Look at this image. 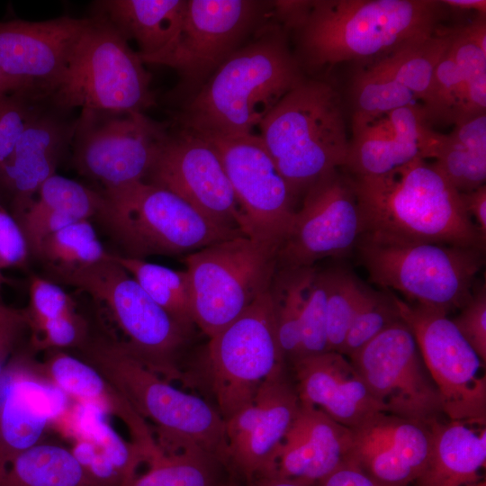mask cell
<instances>
[{
	"mask_svg": "<svg viewBox=\"0 0 486 486\" xmlns=\"http://www.w3.org/2000/svg\"><path fill=\"white\" fill-rule=\"evenodd\" d=\"M274 17L294 32L299 65L320 68L380 58L434 34L441 1H272Z\"/></svg>",
	"mask_w": 486,
	"mask_h": 486,
	"instance_id": "obj_1",
	"label": "cell"
},
{
	"mask_svg": "<svg viewBox=\"0 0 486 486\" xmlns=\"http://www.w3.org/2000/svg\"><path fill=\"white\" fill-rule=\"evenodd\" d=\"M285 32L280 23L266 22L182 103L176 126L203 135L252 133L304 78Z\"/></svg>",
	"mask_w": 486,
	"mask_h": 486,
	"instance_id": "obj_2",
	"label": "cell"
},
{
	"mask_svg": "<svg viewBox=\"0 0 486 486\" xmlns=\"http://www.w3.org/2000/svg\"><path fill=\"white\" fill-rule=\"evenodd\" d=\"M353 179L364 233L484 250L486 237L468 215L461 193L426 159Z\"/></svg>",
	"mask_w": 486,
	"mask_h": 486,
	"instance_id": "obj_3",
	"label": "cell"
},
{
	"mask_svg": "<svg viewBox=\"0 0 486 486\" xmlns=\"http://www.w3.org/2000/svg\"><path fill=\"white\" fill-rule=\"evenodd\" d=\"M79 358L95 368L175 451L195 446L227 464L225 420L202 398L184 392L135 358L118 340L90 333L76 347Z\"/></svg>",
	"mask_w": 486,
	"mask_h": 486,
	"instance_id": "obj_4",
	"label": "cell"
},
{
	"mask_svg": "<svg viewBox=\"0 0 486 486\" xmlns=\"http://www.w3.org/2000/svg\"><path fill=\"white\" fill-rule=\"evenodd\" d=\"M258 127L259 137L296 198L346 163L349 140L342 101L328 82L304 77Z\"/></svg>",
	"mask_w": 486,
	"mask_h": 486,
	"instance_id": "obj_5",
	"label": "cell"
},
{
	"mask_svg": "<svg viewBox=\"0 0 486 486\" xmlns=\"http://www.w3.org/2000/svg\"><path fill=\"white\" fill-rule=\"evenodd\" d=\"M50 273L89 295L119 331L115 339L145 366L169 382L183 379L178 357L191 331L152 300L112 254L91 266Z\"/></svg>",
	"mask_w": 486,
	"mask_h": 486,
	"instance_id": "obj_6",
	"label": "cell"
},
{
	"mask_svg": "<svg viewBox=\"0 0 486 486\" xmlns=\"http://www.w3.org/2000/svg\"><path fill=\"white\" fill-rule=\"evenodd\" d=\"M356 247L373 283L446 314L465 304L484 264V250L377 233H364Z\"/></svg>",
	"mask_w": 486,
	"mask_h": 486,
	"instance_id": "obj_7",
	"label": "cell"
},
{
	"mask_svg": "<svg viewBox=\"0 0 486 486\" xmlns=\"http://www.w3.org/2000/svg\"><path fill=\"white\" fill-rule=\"evenodd\" d=\"M95 217L124 256L139 259L188 255L244 235L212 223L177 195L146 182L104 190Z\"/></svg>",
	"mask_w": 486,
	"mask_h": 486,
	"instance_id": "obj_8",
	"label": "cell"
},
{
	"mask_svg": "<svg viewBox=\"0 0 486 486\" xmlns=\"http://www.w3.org/2000/svg\"><path fill=\"white\" fill-rule=\"evenodd\" d=\"M144 64L122 34L96 14L46 100L60 111L144 112L155 104L151 76Z\"/></svg>",
	"mask_w": 486,
	"mask_h": 486,
	"instance_id": "obj_9",
	"label": "cell"
},
{
	"mask_svg": "<svg viewBox=\"0 0 486 486\" xmlns=\"http://www.w3.org/2000/svg\"><path fill=\"white\" fill-rule=\"evenodd\" d=\"M276 249L245 235L185 256L194 325L209 338L237 320L272 284Z\"/></svg>",
	"mask_w": 486,
	"mask_h": 486,
	"instance_id": "obj_10",
	"label": "cell"
},
{
	"mask_svg": "<svg viewBox=\"0 0 486 486\" xmlns=\"http://www.w3.org/2000/svg\"><path fill=\"white\" fill-rule=\"evenodd\" d=\"M272 1L187 0L180 33L154 65L173 68L179 82L170 99L186 101L271 18Z\"/></svg>",
	"mask_w": 486,
	"mask_h": 486,
	"instance_id": "obj_11",
	"label": "cell"
},
{
	"mask_svg": "<svg viewBox=\"0 0 486 486\" xmlns=\"http://www.w3.org/2000/svg\"><path fill=\"white\" fill-rule=\"evenodd\" d=\"M206 369L226 421L251 402L264 382L286 369L270 288L209 342Z\"/></svg>",
	"mask_w": 486,
	"mask_h": 486,
	"instance_id": "obj_12",
	"label": "cell"
},
{
	"mask_svg": "<svg viewBox=\"0 0 486 486\" xmlns=\"http://www.w3.org/2000/svg\"><path fill=\"white\" fill-rule=\"evenodd\" d=\"M400 320L412 332L448 420L486 424L485 364L447 314L393 293Z\"/></svg>",
	"mask_w": 486,
	"mask_h": 486,
	"instance_id": "obj_13",
	"label": "cell"
},
{
	"mask_svg": "<svg viewBox=\"0 0 486 486\" xmlns=\"http://www.w3.org/2000/svg\"><path fill=\"white\" fill-rule=\"evenodd\" d=\"M168 130L144 112L81 110L71 141L74 164L104 190L143 182Z\"/></svg>",
	"mask_w": 486,
	"mask_h": 486,
	"instance_id": "obj_14",
	"label": "cell"
},
{
	"mask_svg": "<svg viewBox=\"0 0 486 486\" xmlns=\"http://www.w3.org/2000/svg\"><path fill=\"white\" fill-rule=\"evenodd\" d=\"M348 358L385 413L428 425L443 414L436 386L401 320Z\"/></svg>",
	"mask_w": 486,
	"mask_h": 486,
	"instance_id": "obj_15",
	"label": "cell"
},
{
	"mask_svg": "<svg viewBox=\"0 0 486 486\" xmlns=\"http://www.w3.org/2000/svg\"><path fill=\"white\" fill-rule=\"evenodd\" d=\"M364 233L354 179L334 170L304 192L275 256V270L314 266L356 246Z\"/></svg>",
	"mask_w": 486,
	"mask_h": 486,
	"instance_id": "obj_16",
	"label": "cell"
},
{
	"mask_svg": "<svg viewBox=\"0 0 486 486\" xmlns=\"http://www.w3.org/2000/svg\"><path fill=\"white\" fill-rule=\"evenodd\" d=\"M199 135L220 156L245 219V235L277 251L292 224L296 196L259 135Z\"/></svg>",
	"mask_w": 486,
	"mask_h": 486,
	"instance_id": "obj_17",
	"label": "cell"
},
{
	"mask_svg": "<svg viewBox=\"0 0 486 486\" xmlns=\"http://www.w3.org/2000/svg\"><path fill=\"white\" fill-rule=\"evenodd\" d=\"M143 182L173 193L212 223L245 235V219L222 162L202 136L169 129Z\"/></svg>",
	"mask_w": 486,
	"mask_h": 486,
	"instance_id": "obj_18",
	"label": "cell"
},
{
	"mask_svg": "<svg viewBox=\"0 0 486 486\" xmlns=\"http://www.w3.org/2000/svg\"><path fill=\"white\" fill-rule=\"evenodd\" d=\"M286 369L260 386L251 402L225 421L227 464L248 479H272L284 438L300 408Z\"/></svg>",
	"mask_w": 486,
	"mask_h": 486,
	"instance_id": "obj_19",
	"label": "cell"
},
{
	"mask_svg": "<svg viewBox=\"0 0 486 486\" xmlns=\"http://www.w3.org/2000/svg\"><path fill=\"white\" fill-rule=\"evenodd\" d=\"M90 18L0 22V69L45 98L65 71Z\"/></svg>",
	"mask_w": 486,
	"mask_h": 486,
	"instance_id": "obj_20",
	"label": "cell"
},
{
	"mask_svg": "<svg viewBox=\"0 0 486 486\" xmlns=\"http://www.w3.org/2000/svg\"><path fill=\"white\" fill-rule=\"evenodd\" d=\"M37 373L36 361L18 351L0 377V472L17 455L40 443L64 403Z\"/></svg>",
	"mask_w": 486,
	"mask_h": 486,
	"instance_id": "obj_21",
	"label": "cell"
},
{
	"mask_svg": "<svg viewBox=\"0 0 486 486\" xmlns=\"http://www.w3.org/2000/svg\"><path fill=\"white\" fill-rule=\"evenodd\" d=\"M431 446L430 424L381 412L352 429L348 459L382 483L407 486L423 472Z\"/></svg>",
	"mask_w": 486,
	"mask_h": 486,
	"instance_id": "obj_22",
	"label": "cell"
},
{
	"mask_svg": "<svg viewBox=\"0 0 486 486\" xmlns=\"http://www.w3.org/2000/svg\"><path fill=\"white\" fill-rule=\"evenodd\" d=\"M292 365L300 402L338 423L353 429L384 412L345 355L326 351L300 357Z\"/></svg>",
	"mask_w": 486,
	"mask_h": 486,
	"instance_id": "obj_23",
	"label": "cell"
},
{
	"mask_svg": "<svg viewBox=\"0 0 486 486\" xmlns=\"http://www.w3.org/2000/svg\"><path fill=\"white\" fill-rule=\"evenodd\" d=\"M75 123L40 104L0 164V193L10 198L15 219L33 201L41 184L56 174L58 159L71 145Z\"/></svg>",
	"mask_w": 486,
	"mask_h": 486,
	"instance_id": "obj_24",
	"label": "cell"
},
{
	"mask_svg": "<svg viewBox=\"0 0 486 486\" xmlns=\"http://www.w3.org/2000/svg\"><path fill=\"white\" fill-rule=\"evenodd\" d=\"M352 429L323 411L300 402L272 479L312 486L348 460Z\"/></svg>",
	"mask_w": 486,
	"mask_h": 486,
	"instance_id": "obj_25",
	"label": "cell"
},
{
	"mask_svg": "<svg viewBox=\"0 0 486 486\" xmlns=\"http://www.w3.org/2000/svg\"><path fill=\"white\" fill-rule=\"evenodd\" d=\"M49 352L43 362L36 363L42 379L64 395L120 418L129 429L132 444L140 449L144 462L163 453L146 420L95 368L63 350Z\"/></svg>",
	"mask_w": 486,
	"mask_h": 486,
	"instance_id": "obj_26",
	"label": "cell"
},
{
	"mask_svg": "<svg viewBox=\"0 0 486 486\" xmlns=\"http://www.w3.org/2000/svg\"><path fill=\"white\" fill-rule=\"evenodd\" d=\"M98 15L133 40L145 64H155L174 46L184 22L187 0H107Z\"/></svg>",
	"mask_w": 486,
	"mask_h": 486,
	"instance_id": "obj_27",
	"label": "cell"
},
{
	"mask_svg": "<svg viewBox=\"0 0 486 486\" xmlns=\"http://www.w3.org/2000/svg\"><path fill=\"white\" fill-rule=\"evenodd\" d=\"M432 446L417 486H470L482 481L486 463V428L461 421L430 424Z\"/></svg>",
	"mask_w": 486,
	"mask_h": 486,
	"instance_id": "obj_28",
	"label": "cell"
},
{
	"mask_svg": "<svg viewBox=\"0 0 486 486\" xmlns=\"http://www.w3.org/2000/svg\"><path fill=\"white\" fill-rule=\"evenodd\" d=\"M102 193L54 174L40 187L35 198L19 215L30 254L36 255L41 241L53 232L75 222L95 217Z\"/></svg>",
	"mask_w": 486,
	"mask_h": 486,
	"instance_id": "obj_29",
	"label": "cell"
},
{
	"mask_svg": "<svg viewBox=\"0 0 486 486\" xmlns=\"http://www.w3.org/2000/svg\"><path fill=\"white\" fill-rule=\"evenodd\" d=\"M454 124L443 134L433 165L459 193H467L485 184L486 113Z\"/></svg>",
	"mask_w": 486,
	"mask_h": 486,
	"instance_id": "obj_30",
	"label": "cell"
},
{
	"mask_svg": "<svg viewBox=\"0 0 486 486\" xmlns=\"http://www.w3.org/2000/svg\"><path fill=\"white\" fill-rule=\"evenodd\" d=\"M0 486H102L73 451L38 443L13 459L0 472Z\"/></svg>",
	"mask_w": 486,
	"mask_h": 486,
	"instance_id": "obj_31",
	"label": "cell"
},
{
	"mask_svg": "<svg viewBox=\"0 0 486 486\" xmlns=\"http://www.w3.org/2000/svg\"><path fill=\"white\" fill-rule=\"evenodd\" d=\"M393 139L386 115L378 118L353 117V139L345 166L354 177L379 176L413 160Z\"/></svg>",
	"mask_w": 486,
	"mask_h": 486,
	"instance_id": "obj_32",
	"label": "cell"
},
{
	"mask_svg": "<svg viewBox=\"0 0 486 486\" xmlns=\"http://www.w3.org/2000/svg\"><path fill=\"white\" fill-rule=\"evenodd\" d=\"M452 40V31L435 32L376 61L381 71L392 76L425 107L429 101L435 70Z\"/></svg>",
	"mask_w": 486,
	"mask_h": 486,
	"instance_id": "obj_33",
	"label": "cell"
},
{
	"mask_svg": "<svg viewBox=\"0 0 486 486\" xmlns=\"http://www.w3.org/2000/svg\"><path fill=\"white\" fill-rule=\"evenodd\" d=\"M113 258L178 324L192 331L194 325L186 270H174L144 259L112 254Z\"/></svg>",
	"mask_w": 486,
	"mask_h": 486,
	"instance_id": "obj_34",
	"label": "cell"
},
{
	"mask_svg": "<svg viewBox=\"0 0 486 486\" xmlns=\"http://www.w3.org/2000/svg\"><path fill=\"white\" fill-rule=\"evenodd\" d=\"M316 270L315 266L275 270L270 286L277 338L286 363H292L300 356L302 311L307 288Z\"/></svg>",
	"mask_w": 486,
	"mask_h": 486,
	"instance_id": "obj_35",
	"label": "cell"
},
{
	"mask_svg": "<svg viewBox=\"0 0 486 486\" xmlns=\"http://www.w3.org/2000/svg\"><path fill=\"white\" fill-rule=\"evenodd\" d=\"M217 463L202 450L188 446L147 462L145 472H135L122 486H214Z\"/></svg>",
	"mask_w": 486,
	"mask_h": 486,
	"instance_id": "obj_36",
	"label": "cell"
},
{
	"mask_svg": "<svg viewBox=\"0 0 486 486\" xmlns=\"http://www.w3.org/2000/svg\"><path fill=\"white\" fill-rule=\"evenodd\" d=\"M110 255L90 220H84L47 236L35 256L46 264L50 272H55L91 266Z\"/></svg>",
	"mask_w": 486,
	"mask_h": 486,
	"instance_id": "obj_37",
	"label": "cell"
},
{
	"mask_svg": "<svg viewBox=\"0 0 486 486\" xmlns=\"http://www.w3.org/2000/svg\"><path fill=\"white\" fill-rule=\"evenodd\" d=\"M353 97L354 115L369 119L386 115L404 106L421 104L410 90L375 65L356 76Z\"/></svg>",
	"mask_w": 486,
	"mask_h": 486,
	"instance_id": "obj_38",
	"label": "cell"
},
{
	"mask_svg": "<svg viewBox=\"0 0 486 486\" xmlns=\"http://www.w3.org/2000/svg\"><path fill=\"white\" fill-rule=\"evenodd\" d=\"M328 274V351L341 353L367 286L345 269H330Z\"/></svg>",
	"mask_w": 486,
	"mask_h": 486,
	"instance_id": "obj_39",
	"label": "cell"
},
{
	"mask_svg": "<svg viewBox=\"0 0 486 486\" xmlns=\"http://www.w3.org/2000/svg\"><path fill=\"white\" fill-rule=\"evenodd\" d=\"M400 315L393 293L366 288L346 338L341 354L350 356L394 322Z\"/></svg>",
	"mask_w": 486,
	"mask_h": 486,
	"instance_id": "obj_40",
	"label": "cell"
},
{
	"mask_svg": "<svg viewBox=\"0 0 486 486\" xmlns=\"http://www.w3.org/2000/svg\"><path fill=\"white\" fill-rule=\"evenodd\" d=\"M328 270H316L304 298L302 311V345L298 358L328 351Z\"/></svg>",
	"mask_w": 486,
	"mask_h": 486,
	"instance_id": "obj_41",
	"label": "cell"
},
{
	"mask_svg": "<svg viewBox=\"0 0 486 486\" xmlns=\"http://www.w3.org/2000/svg\"><path fill=\"white\" fill-rule=\"evenodd\" d=\"M463 91L464 80L448 47L435 70L429 101L424 107L427 120L454 122Z\"/></svg>",
	"mask_w": 486,
	"mask_h": 486,
	"instance_id": "obj_42",
	"label": "cell"
},
{
	"mask_svg": "<svg viewBox=\"0 0 486 486\" xmlns=\"http://www.w3.org/2000/svg\"><path fill=\"white\" fill-rule=\"evenodd\" d=\"M44 97L33 89L0 97V164L13 150L27 122Z\"/></svg>",
	"mask_w": 486,
	"mask_h": 486,
	"instance_id": "obj_43",
	"label": "cell"
},
{
	"mask_svg": "<svg viewBox=\"0 0 486 486\" xmlns=\"http://www.w3.org/2000/svg\"><path fill=\"white\" fill-rule=\"evenodd\" d=\"M23 311L31 329L76 310L73 299L59 285L33 275L29 284V303Z\"/></svg>",
	"mask_w": 486,
	"mask_h": 486,
	"instance_id": "obj_44",
	"label": "cell"
},
{
	"mask_svg": "<svg viewBox=\"0 0 486 486\" xmlns=\"http://www.w3.org/2000/svg\"><path fill=\"white\" fill-rule=\"evenodd\" d=\"M88 331L86 322L75 311L29 329V346L32 351L76 348Z\"/></svg>",
	"mask_w": 486,
	"mask_h": 486,
	"instance_id": "obj_45",
	"label": "cell"
},
{
	"mask_svg": "<svg viewBox=\"0 0 486 486\" xmlns=\"http://www.w3.org/2000/svg\"><path fill=\"white\" fill-rule=\"evenodd\" d=\"M458 331L480 359L486 362V287L473 286L472 294L461 312L452 320Z\"/></svg>",
	"mask_w": 486,
	"mask_h": 486,
	"instance_id": "obj_46",
	"label": "cell"
},
{
	"mask_svg": "<svg viewBox=\"0 0 486 486\" xmlns=\"http://www.w3.org/2000/svg\"><path fill=\"white\" fill-rule=\"evenodd\" d=\"M29 255V247L21 225L0 202V265L2 268L24 266Z\"/></svg>",
	"mask_w": 486,
	"mask_h": 486,
	"instance_id": "obj_47",
	"label": "cell"
},
{
	"mask_svg": "<svg viewBox=\"0 0 486 486\" xmlns=\"http://www.w3.org/2000/svg\"><path fill=\"white\" fill-rule=\"evenodd\" d=\"M29 333L23 310L0 302V377L13 356L21 350L24 336Z\"/></svg>",
	"mask_w": 486,
	"mask_h": 486,
	"instance_id": "obj_48",
	"label": "cell"
},
{
	"mask_svg": "<svg viewBox=\"0 0 486 486\" xmlns=\"http://www.w3.org/2000/svg\"><path fill=\"white\" fill-rule=\"evenodd\" d=\"M317 486H392L382 483L359 467L346 460L336 470L320 480Z\"/></svg>",
	"mask_w": 486,
	"mask_h": 486,
	"instance_id": "obj_49",
	"label": "cell"
},
{
	"mask_svg": "<svg viewBox=\"0 0 486 486\" xmlns=\"http://www.w3.org/2000/svg\"><path fill=\"white\" fill-rule=\"evenodd\" d=\"M464 208L479 231L486 237V185L461 193Z\"/></svg>",
	"mask_w": 486,
	"mask_h": 486,
	"instance_id": "obj_50",
	"label": "cell"
},
{
	"mask_svg": "<svg viewBox=\"0 0 486 486\" xmlns=\"http://www.w3.org/2000/svg\"><path fill=\"white\" fill-rule=\"evenodd\" d=\"M466 35L483 51L486 52L485 16L480 15L472 23L462 27Z\"/></svg>",
	"mask_w": 486,
	"mask_h": 486,
	"instance_id": "obj_51",
	"label": "cell"
},
{
	"mask_svg": "<svg viewBox=\"0 0 486 486\" xmlns=\"http://www.w3.org/2000/svg\"><path fill=\"white\" fill-rule=\"evenodd\" d=\"M24 89L36 90L31 85L9 76L0 69V97Z\"/></svg>",
	"mask_w": 486,
	"mask_h": 486,
	"instance_id": "obj_52",
	"label": "cell"
},
{
	"mask_svg": "<svg viewBox=\"0 0 486 486\" xmlns=\"http://www.w3.org/2000/svg\"><path fill=\"white\" fill-rule=\"evenodd\" d=\"M441 2L458 9L475 10L480 13V15L485 16L486 1L484 0H445Z\"/></svg>",
	"mask_w": 486,
	"mask_h": 486,
	"instance_id": "obj_53",
	"label": "cell"
},
{
	"mask_svg": "<svg viewBox=\"0 0 486 486\" xmlns=\"http://www.w3.org/2000/svg\"><path fill=\"white\" fill-rule=\"evenodd\" d=\"M263 481L265 482L264 486H303L298 483L283 480L268 479Z\"/></svg>",
	"mask_w": 486,
	"mask_h": 486,
	"instance_id": "obj_54",
	"label": "cell"
},
{
	"mask_svg": "<svg viewBox=\"0 0 486 486\" xmlns=\"http://www.w3.org/2000/svg\"><path fill=\"white\" fill-rule=\"evenodd\" d=\"M6 283V278L4 277V274H3V268L0 265V302L1 301V292H2V289H3V286L4 284Z\"/></svg>",
	"mask_w": 486,
	"mask_h": 486,
	"instance_id": "obj_55",
	"label": "cell"
},
{
	"mask_svg": "<svg viewBox=\"0 0 486 486\" xmlns=\"http://www.w3.org/2000/svg\"><path fill=\"white\" fill-rule=\"evenodd\" d=\"M470 486H486V483H485L484 481L482 480V481L478 482L477 483H474V484L470 485Z\"/></svg>",
	"mask_w": 486,
	"mask_h": 486,
	"instance_id": "obj_56",
	"label": "cell"
}]
</instances>
